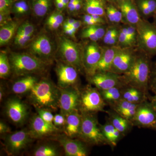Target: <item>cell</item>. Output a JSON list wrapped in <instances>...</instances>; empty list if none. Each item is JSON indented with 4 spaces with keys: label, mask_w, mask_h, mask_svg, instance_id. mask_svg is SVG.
Listing matches in <instances>:
<instances>
[{
    "label": "cell",
    "mask_w": 156,
    "mask_h": 156,
    "mask_svg": "<svg viewBox=\"0 0 156 156\" xmlns=\"http://www.w3.org/2000/svg\"><path fill=\"white\" fill-rule=\"evenodd\" d=\"M11 71V64L9 57L5 52L0 53V77L5 79L8 77Z\"/></svg>",
    "instance_id": "32"
},
{
    "label": "cell",
    "mask_w": 156,
    "mask_h": 156,
    "mask_svg": "<svg viewBox=\"0 0 156 156\" xmlns=\"http://www.w3.org/2000/svg\"><path fill=\"white\" fill-rule=\"evenodd\" d=\"M34 27L30 23H23L17 29V34L23 35H33L34 32Z\"/></svg>",
    "instance_id": "37"
},
{
    "label": "cell",
    "mask_w": 156,
    "mask_h": 156,
    "mask_svg": "<svg viewBox=\"0 0 156 156\" xmlns=\"http://www.w3.org/2000/svg\"><path fill=\"white\" fill-rule=\"evenodd\" d=\"M5 113L12 122L16 125H22L28 118V107L19 98H12L6 102Z\"/></svg>",
    "instance_id": "10"
},
{
    "label": "cell",
    "mask_w": 156,
    "mask_h": 156,
    "mask_svg": "<svg viewBox=\"0 0 156 156\" xmlns=\"http://www.w3.org/2000/svg\"><path fill=\"white\" fill-rule=\"evenodd\" d=\"M106 105L99 90L96 87L87 86L80 91L79 107L80 112L96 113L105 112L104 108Z\"/></svg>",
    "instance_id": "7"
},
{
    "label": "cell",
    "mask_w": 156,
    "mask_h": 156,
    "mask_svg": "<svg viewBox=\"0 0 156 156\" xmlns=\"http://www.w3.org/2000/svg\"><path fill=\"white\" fill-rule=\"evenodd\" d=\"M89 78L90 83L99 90L124 86L121 75L111 71L96 73Z\"/></svg>",
    "instance_id": "14"
},
{
    "label": "cell",
    "mask_w": 156,
    "mask_h": 156,
    "mask_svg": "<svg viewBox=\"0 0 156 156\" xmlns=\"http://www.w3.org/2000/svg\"><path fill=\"white\" fill-rule=\"evenodd\" d=\"M131 122L134 127L151 129L156 122V110L150 101L139 104Z\"/></svg>",
    "instance_id": "9"
},
{
    "label": "cell",
    "mask_w": 156,
    "mask_h": 156,
    "mask_svg": "<svg viewBox=\"0 0 156 156\" xmlns=\"http://www.w3.org/2000/svg\"><path fill=\"white\" fill-rule=\"evenodd\" d=\"M139 104H133L132 106L130 108L127 110L126 111L124 112L122 114L120 115L131 122V120L132 119L134 115H135L136 108H137Z\"/></svg>",
    "instance_id": "42"
},
{
    "label": "cell",
    "mask_w": 156,
    "mask_h": 156,
    "mask_svg": "<svg viewBox=\"0 0 156 156\" xmlns=\"http://www.w3.org/2000/svg\"><path fill=\"white\" fill-rule=\"evenodd\" d=\"M52 42L45 34L37 37L31 43L29 50L31 54L44 60L50 58L53 52Z\"/></svg>",
    "instance_id": "17"
},
{
    "label": "cell",
    "mask_w": 156,
    "mask_h": 156,
    "mask_svg": "<svg viewBox=\"0 0 156 156\" xmlns=\"http://www.w3.org/2000/svg\"><path fill=\"white\" fill-rule=\"evenodd\" d=\"M48 20H53L62 25L64 21V17L61 11L57 10L53 12L48 18Z\"/></svg>",
    "instance_id": "46"
},
{
    "label": "cell",
    "mask_w": 156,
    "mask_h": 156,
    "mask_svg": "<svg viewBox=\"0 0 156 156\" xmlns=\"http://www.w3.org/2000/svg\"><path fill=\"white\" fill-rule=\"evenodd\" d=\"M76 20L72 19V18H70V19L66 20L64 23L67 24L70 27H71L72 25L75 22Z\"/></svg>",
    "instance_id": "57"
},
{
    "label": "cell",
    "mask_w": 156,
    "mask_h": 156,
    "mask_svg": "<svg viewBox=\"0 0 156 156\" xmlns=\"http://www.w3.org/2000/svg\"><path fill=\"white\" fill-rule=\"evenodd\" d=\"M0 100L1 101L2 100L3 97L4 96V88L2 86H1V88H0Z\"/></svg>",
    "instance_id": "58"
},
{
    "label": "cell",
    "mask_w": 156,
    "mask_h": 156,
    "mask_svg": "<svg viewBox=\"0 0 156 156\" xmlns=\"http://www.w3.org/2000/svg\"><path fill=\"white\" fill-rule=\"evenodd\" d=\"M47 25L50 29L53 30L58 29L59 27L61 25L56 21L48 20L47 21Z\"/></svg>",
    "instance_id": "51"
},
{
    "label": "cell",
    "mask_w": 156,
    "mask_h": 156,
    "mask_svg": "<svg viewBox=\"0 0 156 156\" xmlns=\"http://www.w3.org/2000/svg\"><path fill=\"white\" fill-rule=\"evenodd\" d=\"M18 27L17 23L13 20L1 27L0 29L1 46L7 44L11 41L15 33L17 31Z\"/></svg>",
    "instance_id": "28"
},
{
    "label": "cell",
    "mask_w": 156,
    "mask_h": 156,
    "mask_svg": "<svg viewBox=\"0 0 156 156\" xmlns=\"http://www.w3.org/2000/svg\"><path fill=\"white\" fill-rule=\"evenodd\" d=\"M119 48V46H113L103 49L102 56L94 69L93 75L96 73L110 71L114 59Z\"/></svg>",
    "instance_id": "21"
},
{
    "label": "cell",
    "mask_w": 156,
    "mask_h": 156,
    "mask_svg": "<svg viewBox=\"0 0 156 156\" xmlns=\"http://www.w3.org/2000/svg\"><path fill=\"white\" fill-rule=\"evenodd\" d=\"M11 133V129L9 126L2 121L0 122V133L1 134H8Z\"/></svg>",
    "instance_id": "50"
},
{
    "label": "cell",
    "mask_w": 156,
    "mask_h": 156,
    "mask_svg": "<svg viewBox=\"0 0 156 156\" xmlns=\"http://www.w3.org/2000/svg\"><path fill=\"white\" fill-rule=\"evenodd\" d=\"M82 115L80 134L81 140L92 145H108L101 131L96 113L80 112Z\"/></svg>",
    "instance_id": "4"
},
{
    "label": "cell",
    "mask_w": 156,
    "mask_h": 156,
    "mask_svg": "<svg viewBox=\"0 0 156 156\" xmlns=\"http://www.w3.org/2000/svg\"><path fill=\"white\" fill-rule=\"evenodd\" d=\"M83 22L84 24L87 25V26L98 25L95 22L91 15L89 14L84 15L83 17Z\"/></svg>",
    "instance_id": "48"
},
{
    "label": "cell",
    "mask_w": 156,
    "mask_h": 156,
    "mask_svg": "<svg viewBox=\"0 0 156 156\" xmlns=\"http://www.w3.org/2000/svg\"><path fill=\"white\" fill-rule=\"evenodd\" d=\"M12 20L10 17V14L0 13V24L1 27L7 24Z\"/></svg>",
    "instance_id": "49"
},
{
    "label": "cell",
    "mask_w": 156,
    "mask_h": 156,
    "mask_svg": "<svg viewBox=\"0 0 156 156\" xmlns=\"http://www.w3.org/2000/svg\"><path fill=\"white\" fill-rule=\"evenodd\" d=\"M150 96L141 89L125 86L122 88V99L132 103L140 104L149 99Z\"/></svg>",
    "instance_id": "23"
},
{
    "label": "cell",
    "mask_w": 156,
    "mask_h": 156,
    "mask_svg": "<svg viewBox=\"0 0 156 156\" xmlns=\"http://www.w3.org/2000/svg\"><path fill=\"white\" fill-rule=\"evenodd\" d=\"M30 10L29 5L25 0H20L13 3L11 11L18 17L26 15Z\"/></svg>",
    "instance_id": "33"
},
{
    "label": "cell",
    "mask_w": 156,
    "mask_h": 156,
    "mask_svg": "<svg viewBox=\"0 0 156 156\" xmlns=\"http://www.w3.org/2000/svg\"><path fill=\"white\" fill-rule=\"evenodd\" d=\"M52 5V0H32L31 8L35 16L43 17L48 14Z\"/></svg>",
    "instance_id": "30"
},
{
    "label": "cell",
    "mask_w": 156,
    "mask_h": 156,
    "mask_svg": "<svg viewBox=\"0 0 156 156\" xmlns=\"http://www.w3.org/2000/svg\"><path fill=\"white\" fill-rule=\"evenodd\" d=\"M33 139L29 131L27 130L9 133L5 139L7 151L11 155L19 153L27 146Z\"/></svg>",
    "instance_id": "12"
},
{
    "label": "cell",
    "mask_w": 156,
    "mask_h": 156,
    "mask_svg": "<svg viewBox=\"0 0 156 156\" xmlns=\"http://www.w3.org/2000/svg\"><path fill=\"white\" fill-rule=\"evenodd\" d=\"M151 58L142 51L136 53L135 61L130 69L121 75L124 86L135 87L149 94L148 82L152 64Z\"/></svg>",
    "instance_id": "1"
},
{
    "label": "cell",
    "mask_w": 156,
    "mask_h": 156,
    "mask_svg": "<svg viewBox=\"0 0 156 156\" xmlns=\"http://www.w3.org/2000/svg\"><path fill=\"white\" fill-rule=\"evenodd\" d=\"M118 44L121 48H130L132 47L127 36V27H123L119 30Z\"/></svg>",
    "instance_id": "34"
},
{
    "label": "cell",
    "mask_w": 156,
    "mask_h": 156,
    "mask_svg": "<svg viewBox=\"0 0 156 156\" xmlns=\"http://www.w3.org/2000/svg\"><path fill=\"white\" fill-rule=\"evenodd\" d=\"M59 88L60 94L58 108L61 113L66 116L73 111L79 110L80 90L76 86Z\"/></svg>",
    "instance_id": "8"
},
{
    "label": "cell",
    "mask_w": 156,
    "mask_h": 156,
    "mask_svg": "<svg viewBox=\"0 0 156 156\" xmlns=\"http://www.w3.org/2000/svg\"><path fill=\"white\" fill-rule=\"evenodd\" d=\"M60 91L50 80L39 81L30 92L29 99L35 108L55 111L58 108Z\"/></svg>",
    "instance_id": "2"
},
{
    "label": "cell",
    "mask_w": 156,
    "mask_h": 156,
    "mask_svg": "<svg viewBox=\"0 0 156 156\" xmlns=\"http://www.w3.org/2000/svg\"><path fill=\"white\" fill-rule=\"evenodd\" d=\"M149 90L156 94V61L152 62L148 82Z\"/></svg>",
    "instance_id": "36"
},
{
    "label": "cell",
    "mask_w": 156,
    "mask_h": 156,
    "mask_svg": "<svg viewBox=\"0 0 156 156\" xmlns=\"http://www.w3.org/2000/svg\"><path fill=\"white\" fill-rule=\"evenodd\" d=\"M123 87H112L105 90H99L105 102L110 106L122 98Z\"/></svg>",
    "instance_id": "29"
},
{
    "label": "cell",
    "mask_w": 156,
    "mask_h": 156,
    "mask_svg": "<svg viewBox=\"0 0 156 156\" xmlns=\"http://www.w3.org/2000/svg\"><path fill=\"white\" fill-rule=\"evenodd\" d=\"M78 71L70 65L64 62L58 63L56 68L58 87L64 88L76 86L79 79Z\"/></svg>",
    "instance_id": "15"
},
{
    "label": "cell",
    "mask_w": 156,
    "mask_h": 156,
    "mask_svg": "<svg viewBox=\"0 0 156 156\" xmlns=\"http://www.w3.org/2000/svg\"><path fill=\"white\" fill-rule=\"evenodd\" d=\"M149 100L151 101L154 108L156 110V94H155L154 95L152 96L150 95L149 97Z\"/></svg>",
    "instance_id": "56"
},
{
    "label": "cell",
    "mask_w": 156,
    "mask_h": 156,
    "mask_svg": "<svg viewBox=\"0 0 156 156\" xmlns=\"http://www.w3.org/2000/svg\"><path fill=\"white\" fill-rule=\"evenodd\" d=\"M58 130V128L46 122L37 114L30 119L29 131L33 139L53 135Z\"/></svg>",
    "instance_id": "16"
},
{
    "label": "cell",
    "mask_w": 156,
    "mask_h": 156,
    "mask_svg": "<svg viewBox=\"0 0 156 156\" xmlns=\"http://www.w3.org/2000/svg\"><path fill=\"white\" fill-rule=\"evenodd\" d=\"M81 25H82V21L81 20H76L75 22L72 25L71 27H72V28L77 30L80 27Z\"/></svg>",
    "instance_id": "55"
},
{
    "label": "cell",
    "mask_w": 156,
    "mask_h": 156,
    "mask_svg": "<svg viewBox=\"0 0 156 156\" xmlns=\"http://www.w3.org/2000/svg\"><path fill=\"white\" fill-rule=\"evenodd\" d=\"M67 156H87L89 152L84 141L73 139L67 136H61L57 139Z\"/></svg>",
    "instance_id": "18"
},
{
    "label": "cell",
    "mask_w": 156,
    "mask_h": 156,
    "mask_svg": "<svg viewBox=\"0 0 156 156\" xmlns=\"http://www.w3.org/2000/svg\"><path fill=\"white\" fill-rule=\"evenodd\" d=\"M154 18V21L153 23H154V25H155L156 26V12L155 14H154V16L153 17Z\"/></svg>",
    "instance_id": "59"
},
{
    "label": "cell",
    "mask_w": 156,
    "mask_h": 156,
    "mask_svg": "<svg viewBox=\"0 0 156 156\" xmlns=\"http://www.w3.org/2000/svg\"><path fill=\"white\" fill-rule=\"evenodd\" d=\"M103 51V48H101L96 42L93 41L88 44L83 50V65L89 77L93 75Z\"/></svg>",
    "instance_id": "13"
},
{
    "label": "cell",
    "mask_w": 156,
    "mask_h": 156,
    "mask_svg": "<svg viewBox=\"0 0 156 156\" xmlns=\"http://www.w3.org/2000/svg\"><path fill=\"white\" fill-rule=\"evenodd\" d=\"M81 37L83 38L90 39L93 42H97L99 40L94 31L89 26H87V27L83 29L82 32Z\"/></svg>",
    "instance_id": "39"
},
{
    "label": "cell",
    "mask_w": 156,
    "mask_h": 156,
    "mask_svg": "<svg viewBox=\"0 0 156 156\" xmlns=\"http://www.w3.org/2000/svg\"><path fill=\"white\" fill-rule=\"evenodd\" d=\"M102 134L107 140L108 145L112 148L115 147L117 144L125 136L114 127L108 120L103 125H101Z\"/></svg>",
    "instance_id": "25"
},
{
    "label": "cell",
    "mask_w": 156,
    "mask_h": 156,
    "mask_svg": "<svg viewBox=\"0 0 156 156\" xmlns=\"http://www.w3.org/2000/svg\"><path fill=\"white\" fill-rule=\"evenodd\" d=\"M151 129H153V130H156V122L153 126L152 127V128H151Z\"/></svg>",
    "instance_id": "60"
},
{
    "label": "cell",
    "mask_w": 156,
    "mask_h": 156,
    "mask_svg": "<svg viewBox=\"0 0 156 156\" xmlns=\"http://www.w3.org/2000/svg\"><path fill=\"white\" fill-rule=\"evenodd\" d=\"M89 27L94 31L99 40L103 38L106 32V31L103 27H101V25H93Z\"/></svg>",
    "instance_id": "47"
},
{
    "label": "cell",
    "mask_w": 156,
    "mask_h": 156,
    "mask_svg": "<svg viewBox=\"0 0 156 156\" xmlns=\"http://www.w3.org/2000/svg\"><path fill=\"white\" fill-rule=\"evenodd\" d=\"M64 32L67 35L69 36L72 37H75V34L77 30L72 27H70L69 28L65 29H63Z\"/></svg>",
    "instance_id": "53"
},
{
    "label": "cell",
    "mask_w": 156,
    "mask_h": 156,
    "mask_svg": "<svg viewBox=\"0 0 156 156\" xmlns=\"http://www.w3.org/2000/svg\"><path fill=\"white\" fill-rule=\"evenodd\" d=\"M142 19L153 17L156 12V0H134Z\"/></svg>",
    "instance_id": "27"
},
{
    "label": "cell",
    "mask_w": 156,
    "mask_h": 156,
    "mask_svg": "<svg viewBox=\"0 0 156 156\" xmlns=\"http://www.w3.org/2000/svg\"><path fill=\"white\" fill-rule=\"evenodd\" d=\"M136 53L130 48H121L119 47L110 71L119 75H122L128 72L133 65Z\"/></svg>",
    "instance_id": "11"
},
{
    "label": "cell",
    "mask_w": 156,
    "mask_h": 156,
    "mask_svg": "<svg viewBox=\"0 0 156 156\" xmlns=\"http://www.w3.org/2000/svg\"><path fill=\"white\" fill-rule=\"evenodd\" d=\"M54 2L56 8L58 11L62 12L66 8L64 4L60 0H54Z\"/></svg>",
    "instance_id": "52"
},
{
    "label": "cell",
    "mask_w": 156,
    "mask_h": 156,
    "mask_svg": "<svg viewBox=\"0 0 156 156\" xmlns=\"http://www.w3.org/2000/svg\"><path fill=\"white\" fill-rule=\"evenodd\" d=\"M136 44L140 51L152 57L156 56V26L142 19L136 26Z\"/></svg>",
    "instance_id": "5"
},
{
    "label": "cell",
    "mask_w": 156,
    "mask_h": 156,
    "mask_svg": "<svg viewBox=\"0 0 156 156\" xmlns=\"http://www.w3.org/2000/svg\"><path fill=\"white\" fill-rule=\"evenodd\" d=\"M106 112L108 114L109 122L124 136L128 134L134 127L131 121L120 115L113 110L106 111Z\"/></svg>",
    "instance_id": "22"
},
{
    "label": "cell",
    "mask_w": 156,
    "mask_h": 156,
    "mask_svg": "<svg viewBox=\"0 0 156 156\" xmlns=\"http://www.w3.org/2000/svg\"><path fill=\"white\" fill-rule=\"evenodd\" d=\"M115 3L118 2H123V1H127V0H112Z\"/></svg>",
    "instance_id": "61"
},
{
    "label": "cell",
    "mask_w": 156,
    "mask_h": 156,
    "mask_svg": "<svg viewBox=\"0 0 156 156\" xmlns=\"http://www.w3.org/2000/svg\"><path fill=\"white\" fill-rule=\"evenodd\" d=\"M66 117L62 114H56L54 115L53 124L56 127H63L65 125Z\"/></svg>",
    "instance_id": "45"
},
{
    "label": "cell",
    "mask_w": 156,
    "mask_h": 156,
    "mask_svg": "<svg viewBox=\"0 0 156 156\" xmlns=\"http://www.w3.org/2000/svg\"><path fill=\"white\" fill-rule=\"evenodd\" d=\"M13 3V0H0V13L10 14Z\"/></svg>",
    "instance_id": "41"
},
{
    "label": "cell",
    "mask_w": 156,
    "mask_h": 156,
    "mask_svg": "<svg viewBox=\"0 0 156 156\" xmlns=\"http://www.w3.org/2000/svg\"><path fill=\"white\" fill-rule=\"evenodd\" d=\"M93 19L95 20V22L98 25H101L105 23V21L104 20L103 18L101 16L98 15H91Z\"/></svg>",
    "instance_id": "54"
},
{
    "label": "cell",
    "mask_w": 156,
    "mask_h": 156,
    "mask_svg": "<svg viewBox=\"0 0 156 156\" xmlns=\"http://www.w3.org/2000/svg\"><path fill=\"white\" fill-rule=\"evenodd\" d=\"M11 71L15 76H26L44 71L47 62L32 54L12 53L9 56Z\"/></svg>",
    "instance_id": "3"
},
{
    "label": "cell",
    "mask_w": 156,
    "mask_h": 156,
    "mask_svg": "<svg viewBox=\"0 0 156 156\" xmlns=\"http://www.w3.org/2000/svg\"><path fill=\"white\" fill-rule=\"evenodd\" d=\"M33 35L26 36L16 34L14 38V44L19 47H24L33 38Z\"/></svg>",
    "instance_id": "38"
},
{
    "label": "cell",
    "mask_w": 156,
    "mask_h": 156,
    "mask_svg": "<svg viewBox=\"0 0 156 156\" xmlns=\"http://www.w3.org/2000/svg\"><path fill=\"white\" fill-rule=\"evenodd\" d=\"M127 36H128L131 46L134 45L136 43V27L134 26L128 25L127 26Z\"/></svg>",
    "instance_id": "40"
},
{
    "label": "cell",
    "mask_w": 156,
    "mask_h": 156,
    "mask_svg": "<svg viewBox=\"0 0 156 156\" xmlns=\"http://www.w3.org/2000/svg\"><path fill=\"white\" fill-rule=\"evenodd\" d=\"M58 49L63 62L73 66L78 71L83 69V51L79 44L66 37H61L59 40Z\"/></svg>",
    "instance_id": "6"
},
{
    "label": "cell",
    "mask_w": 156,
    "mask_h": 156,
    "mask_svg": "<svg viewBox=\"0 0 156 156\" xmlns=\"http://www.w3.org/2000/svg\"><path fill=\"white\" fill-rule=\"evenodd\" d=\"M66 117V121L64 126L66 135L70 138H79L82 125L80 112L78 110H76L69 113Z\"/></svg>",
    "instance_id": "20"
},
{
    "label": "cell",
    "mask_w": 156,
    "mask_h": 156,
    "mask_svg": "<svg viewBox=\"0 0 156 156\" xmlns=\"http://www.w3.org/2000/svg\"><path fill=\"white\" fill-rule=\"evenodd\" d=\"M38 81L37 78L34 76H25L14 82L11 87V91L17 95L30 92Z\"/></svg>",
    "instance_id": "24"
},
{
    "label": "cell",
    "mask_w": 156,
    "mask_h": 156,
    "mask_svg": "<svg viewBox=\"0 0 156 156\" xmlns=\"http://www.w3.org/2000/svg\"><path fill=\"white\" fill-rule=\"evenodd\" d=\"M115 19V23H119L123 20L122 14L119 9L111 4H109Z\"/></svg>",
    "instance_id": "44"
},
{
    "label": "cell",
    "mask_w": 156,
    "mask_h": 156,
    "mask_svg": "<svg viewBox=\"0 0 156 156\" xmlns=\"http://www.w3.org/2000/svg\"><path fill=\"white\" fill-rule=\"evenodd\" d=\"M119 30L115 27H110L106 30L105 34L104 36L103 41L105 44L108 45V42L115 35L119 33Z\"/></svg>",
    "instance_id": "43"
},
{
    "label": "cell",
    "mask_w": 156,
    "mask_h": 156,
    "mask_svg": "<svg viewBox=\"0 0 156 156\" xmlns=\"http://www.w3.org/2000/svg\"><path fill=\"white\" fill-rule=\"evenodd\" d=\"M83 9L87 14L103 17L106 13V0H83Z\"/></svg>",
    "instance_id": "26"
},
{
    "label": "cell",
    "mask_w": 156,
    "mask_h": 156,
    "mask_svg": "<svg viewBox=\"0 0 156 156\" xmlns=\"http://www.w3.org/2000/svg\"><path fill=\"white\" fill-rule=\"evenodd\" d=\"M115 3L122 12L123 19L128 25L136 27L142 19L134 0H127Z\"/></svg>",
    "instance_id": "19"
},
{
    "label": "cell",
    "mask_w": 156,
    "mask_h": 156,
    "mask_svg": "<svg viewBox=\"0 0 156 156\" xmlns=\"http://www.w3.org/2000/svg\"><path fill=\"white\" fill-rule=\"evenodd\" d=\"M35 109L37 111V114H38L45 122L52 126H55L53 124L54 115L50 110L38 108H35Z\"/></svg>",
    "instance_id": "35"
},
{
    "label": "cell",
    "mask_w": 156,
    "mask_h": 156,
    "mask_svg": "<svg viewBox=\"0 0 156 156\" xmlns=\"http://www.w3.org/2000/svg\"><path fill=\"white\" fill-rule=\"evenodd\" d=\"M59 155V151L57 147L50 144L39 146L33 153V155L35 156H58Z\"/></svg>",
    "instance_id": "31"
}]
</instances>
